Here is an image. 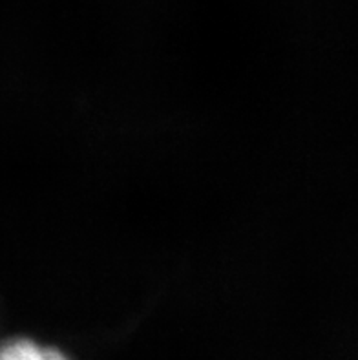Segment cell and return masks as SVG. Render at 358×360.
<instances>
[{
  "instance_id": "obj_1",
  "label": "cell",
  "mask_w": 358,
  "mask_h": 360,
  "mask_svg": "<svg viewBox=\"0 0 358 360\" xmlns=\"http://www.w3.org/2000/svg\"><path fill=\"white\" fill-rule=\"evenodd\" d=\"M0 360H70L59 349L33 342L30 338H11L0 346Z\"/></svg>"
}]
</instances>
